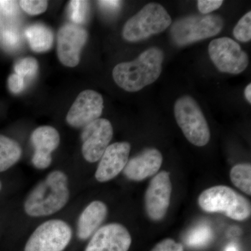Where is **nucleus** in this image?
<instances>
[{
    "mask_svg": "<svg viewBox=\"0 0 251 251\" xmlns=\"http://www.w3.org/2000/svg\"><path fill=\"white\" fill-rule=\"evenodd\" d=\"M163 60L164 53L162 50L150 48L135 60L115 66L112 77L117 85L126 92H138L160 77Z\"/></svg>",
    "mask_w": 251,
    "mask_h": 251,
    "instance_id": "1",
    "label": "nucleus"
},
{
    "mask_svg": "<svg viewBox=\"0 0 251 251\" xmlns=\"http://www.w3.org/2000/svg\"><path fill=\"white\" fill-rule=\"evenodd\" d=\"M69 196L67 175L54 171L31 190L25 201V211L31 217L52 215L67 204Z\"/></svg>",
    "mask_w": 251,
    "mask_h": 251,
    "instance_id": "2",
    "label": "nucleus"
},
{
    "mask_svg": "<svg viewBox=\"0 0 251 251\" xmlns=\"http://www.w3.org/2000/svg\"><path fill=\"white\" fill-rule=\"evenodd\" d=\"M198 204L206 212L222 213L236 221L247 220L251 214L250 201L229 186L207 188L198 198Z\"/></svg>",
    "mask_w": 251,
    "mask_h": 251,
    "instance_id": "3",
    "label": "nucleus"
},
{
    "mask_svg": "<svg viewBox=\"0 0 251 251\" xmlns=\"http://www.w3.org/2000/svg\"><path fill=\"white\" fill-rule=\"evenodd\" d=\"M171 23V16L163 6L150 3L126 23L122 34L125 40L137 42L163 32Z\"/></svg>",
    "mask_w": 251,
    "mask_h": 251,
    "instance_id": "4",
    "label": "nucleus"
},
{
    "mask_svg": "<svg viewBox=\"0 0 251 251\" xmlns=\"http://www.w3.org/2000/svg\"><path fill=\"white\" fill-rule=\"evenodd\" d=\"M174 112L176 123L190 143L198 147L207 145L210 140V130L194 99L189 96L180 97L175 102Z\"/></svg>",
    "mask_w": 251,
    "mask_h": 251,
    "instance_id": "5",
    "label": "nucleus"
},
{
    "mask_svg": "<svg viewBox=\"0 0 251 251\" xmlns=\"http://www.w3.org/2000/svg\"><path fill=\"white\" fill-rule=\"evenodd\" d=\"M219 15H193L178 20L172 26V39L176 45L184 46L219 34L224 27Z\"/></svg>",
    "mask_w": 251,
    "mask_h": 251,
    "instance_id": "6",
    "label": "nucleus"
},
{
    "mask_svg": "<svg viewBox=\"0 0 251 251\" xmlns=\"http://www.w3.org/2000/svg\"><path fill=\"white\" fill-rule=\"evenodd\" d=\"M72 237L70 226L62 220H50L35 229L25 251H63Z\"/></svg>",
    "mask_w": 251,
    "mask_h": 251,
    "instance_id": "7",
    "label": "nucleus"
},
{
    "mask_svg": "<svg viewBox=\"0 0 251 251\" xmlns=\"http://www.w3.org/2000/svg\"><path fill=\"white\" fill-rule=\"evenodd\" d=\"M209 57L221 72L239 74L249 65V56L240 45L228 37L211 41L209 45Z\"/></svg>",
    "mask_w": 251,
    "mask_h": 251,
    "instance_id": "8",
    "label": "nucleus"
},
{
    "mask_svg": "<svg viewBox=\"0 0 251 251\" xmlns=\"http://www.w3.org/2000/svg\"><path fill=\"white\" fill-rule=\"evenodd\" d=\"M113 137V128L106 119L92 122L84 127L81 134L82 152L89 163H95L103 156Z\"/></svg>",
    "mask_w": 251,
    "mask_h": 251,
    "instance_id": "9",
    "label": "nucleus"
},
{
    "mask_svg": "<svg viewBox=\"0 0 251 251\" xmlns=\"http://www.w3.org/2000/svg\"><path fill=\"white\" fill-rule=\"evenodd\" d=\"M172 183L170 173L161 171L150 181L145 193V209L150 219L161 221L171 203Z\"/></svg>",
    "mask_w": 251,
    "mask_h": 251,
    "instance_id": "10",
    "label": "nucleus"
},
{
    "mask_svg": "<svg viewBox=\"0 0 251 251\" xmlns=\"http://www.w3.org/2000/svg\"><path fill=\"white\" fill-rule=\"evenodd\" d=\"M87 38V31L78 25H63L57 34V55L61 63L66 67H76Z\"/></svg>",
    "mask_w": 251,
    "mask_h": 251,
    "instance_id": "11",
    "label": "nucleus"
},
{
    "mask_svg": "<svg viewBox=\"0 0 251 251\" xmlns=\"http://www.w3.org/2000/svg\"><path fill=\"white\" fill-rule=\"evenodd\" d=\"M103 110L101 94L94 90L81 92L68 112L67 122L74 128H84L98 120Z\"/></svg>",
    "mask_w": 251,
    "mask_h": 251,
    "instance_id": "12",
    "label": "nucleus"
},
{
    "mask_svg": "<svg viewBox=\"0 0 251 251\" xmlns=\"http://www.w3.org/2000/svg\"><path fill=\"white\" fill-rule=\"evenodd\" d=\"M128 229L120 224H110L97 229L85 251H128L131 245Z\"/></svg>",
    "mask_w": 251,
    "mask_h": 251,
    "instance_id": "13",
    "label": "nucleus"
},
{
    "mask_svg": "<svg viewBox=\"0 0 251 251\" xmlns=\"http://www.w3.org/2000/svg\"><path fill=\"white\" fill-rule=\"evenodd\" d=\"M130 145L120 142L109 145L100 158L95 177L99 182H105L116 177L125 169L128 161Z\"/></svg>",
    "mask_w": 251,
    "mask_h": 251,
    "instance_id": "14",
    "label": "nucleus"
},
{
    "mask_svg": "<svg viewBox=\"0 0 251 251\" xmlns=\"http://www.w3.org/2000/svg\"><path fill=\"white\" fill-rule=\"evenodd\" d=\"M31 143L34 148L33 165L38 169H46L52 163L51 153L58 148L60 136L52 126H44L36 128L31 135Z\"/></svg>",
    "mask_w": 251,
    "mask_h": 251,
    "instance_id": "15",
    "label": "nucleus"
},
{
    "mask_svg": "<svg viewBox=\"0 0 251 251\" xmlns=\"http://www.w3.org/2000/svg\"><path fill=\"white\" fill-rule=\"evenodd\" d=\"M163 163V156L158 150L147 149L131 159L128 160L123 170L126 177L140 181L155 175Z\"/></svg>",
    "mask_w": 251,
    "mask_h": 251,
    "instance_id": "16",
    "label": "nucleus"
},
{
    "mask_svg": "<svg viewBox=\"0 0 251 251\" xmlns=\"http://www.w3.org/2000/svg\"><path fill=\"white\" fill-rule=\"evenodd\" d=\"M108 207L101 201L91 202L81 213L77 225V236L86 240L93 235L106 219Z\"/></svg>",
    "mask_w": 251,
    "mask_h": 251,
    "instance_id": "17",
    "label": "nucleus"
},
{
    "mask_svg": "<svg viewBox=\"0 0 251 251\" xmlns=\"http://www.w3.org/2000/svg\"><path fill=\"white\" fill-rule=\"evenodd\" d=\"M25 34L34 52H46L51 49L53 44L52 31L43 25H33L26 29Z\"/></svg>",
    "mask_w": 251,
    "mask_h": 251,
    "instance_id": "18",
    "label": "nucleus"
},
{
    "mask_svg": "<svg viewBox=\"0 0 251 251\" xmlns=\"http://www.w3.org/2000/svg\"><path fill=\"white\" fill-rule=\"evenodd\" d=\"M22 155V149L15 140L0 135V173L16 164Z\"/></svg>",
    "mask_w": 251,
    "mask_h": 251,
    "instance_id": "19",
    "label": "nucleus"
},
{
    "mask_svg": "<svg viewBox=\"0 0 251 251\" xmlns=\"http://www.w3.org/2000/svg\"><path fill=\"white\" fill-rule=\"evenodd\" d=\"M230 179L232 184L242 192L251 195V166L250 163H240L231 169Z\"/></svg>",
    "mask_w": 251,
    "mask_h": 251,
    "instance_id": "20",
    "label": "nucleus"
},
{
    "mask_svg": "<svg viewBox=\"0 0 251 251\" xmlns=\"http://www.w3.org/2000/svg\"><path fill=\"white\" fill-rule=\"evenodd\" d=\"M212 238L211 227L206 225L197 226L190 231L186 238V245L192 248H201L207 245Z\"/></svg>",
    "mask_w": 251,
    "mask_h": 251,
    "instance_id": "21",
    "label": "nucleus"
},
{
    "mask_svg": "<svg viewBox=\"0 0 251 251\" xmlns=\"http://www.w3.org/2000/svg\"><path fill=\"white\" fill-rule=\"evenodd\" d=\"M233 35L241 42H249L251 39V12L249 11L238 22L233 29Z\"/></svg>",
    "mask_w": 251,
    "mask_h": 251,
    "instance_id": "22",
    "label": "nucleus"
},
{
    "mask_svg": "<svg viewBox=\"0 0 251 251\" xmlns=\"http://www.w3.org/2000/svg\"><path fill=\"white\" fill-rule=\"evenodd\" d=\"M37 61L33 57H26L18 61L15 66V72L18 75L23 77H31L34 76L37 72Z\"/></svg>",
    "mask_w": 251,
    "mask_h": 251,
    "instance_id": "23",
    "label": "nucleus"
},
{
    "mask_svg": "<svg viewBox=\"0 0 251 251\" xmlns=\"http://www.w3.org/2000/svg\"><path fill=\"white\" fill-rule=\"evenodd\" d=\"M88 10V2L85 1H71L69 4L70 17L75 25L85 22Z\"/></svg>",
    "mask_w": 251,
    "mask_h": 251,
    "instance_id": "24",
    "label": "nucleus"
},
{
    "mask_svg": "<svg viewBox=\"0 0 251 251\" xmlns=\"http://www.w3.org/2000/svg\"><path fill=\"white\" fill-rule=\"evenodd\" d=\"M21 9L31 16H36L45 12L48 7V1H31V0H23L18 1Z\"/></svg>",
    "mask_w": 251,
    "mask_h": 251,
    "instance_id": "25",
    "label": "nucleus"
},
{
    "mask_svg": "<svg viewBox=\"0 0 251 251\" xmlns=\"http://www.w3.org/2000/svg\"><path fill=\"white\" fill-rule=\"evenodd\" d=\"M3 44L8 48H16L20 43V35L18 31L14 28H5L1 34Z\"/></svg>",
    "mask_w": 251,
    "mask_h": 251,
    "instance_id": "26",
    "label": "nucleus"
},
{
    "mask_svg": "<svg viewBox=\"0 0 251 251\" xmlns=\"http://www.w3.org/2000/svg\"><path fill=\"white\" fill-rule=\"evenodd\" d=\"M151 251H184V247L174 239H166L158 243Z\"/></svg>",
    "mask_w": 251,
    "mask_h": 251,
    "instance_id": "27",
    "label": "nucleus"
},
{
    "mask_svg": "<svg viewBox=\"0 0 251 251\" xmlns=\"http://www.w3.org/2000/svg\"><path fill=\"white\" fill-rule=\"evenodd\" d=\"M224 3L222 0H199L198 1V7L200 12L206 15L213 12L221 7Z\"/></svg>",
    "mask_w": 251,
    "mask_h": 251,
    "instance_id": "28",
    "label": "nucleus"
},
{
    "mask_svg": "<svg viewBox=\"0 0 251 251\" xmlns=\"http://www.w3.org/2000/svg\"><path fill=\"white\" fill-rule=\"evenodd\" d=\"M8 86L13 93H21L25 87L24 77L16 74H12L8 79Z\"/></svg>",
    "mask_w": 251,
    "mask_h": 251,
    "instance_id": "29",
    "label": "nucleus"
},
{
    "mask_svg": "<svg viewBox=\"0 0 251 251\" xmlns=\"http://www.w3.org/2000/svg\"><path fill=\"white\" fill-rule=\"evenodd\" d=\"M18 2L14 1H0V11L7 17H14L18 12Z\"/></svg>",
    "mask_w": 251,
    "mask_h": 251,
    "instance_id": "30",
    "label": "nucleus"
},
{
    "mask_svg": "<svg viewBox=\"0 0 251 251\" xmlns=\"http://www.w3.org/2000/svg\"><path fill=\"white\" fill-rule=\"evenodd\" d=\"M98 4L102 9L108 11H115L120 8V1H99Z\"/></svg>",
    "mask_w": 251,
    "mask_h": 251,
    "instance_id": "31",
    "label": "nucleus"
},
{
    "mask_svg": "<svg viewBox=\"0 0 251 251\" xmlns=\"http://www.w3.org/2000/svg\"><path fill=\"white\" fill-rule=\"evenodd\" d=\"M244 96L249 103H251V84L249 83V85L246 87L244 90Z\"/></svg>",
    "mask_w": 251,
    "mask_h": 251,
    "instance_id": "32",
    "label": "nucleus"
},
{
    "mask_svg": "<svg viewBox=\"0 0 251 251\" xmlns=\"http://www.w3.org/2000/svg\"><path fill=\"white\" fill-rule=\"evenodd\" d=\"M226 251H239L237 245L234 244H229L226 248Z\"/></svg>",
    "mask_w": 251,
    "mask_h": 251,
    "instance_id": "33",
    "label": "nucleus"
},
{
    "mask_svg": "<svg viewBox=\"0 0 251 251\" xmlns=\"http://www.w3.org/2000/svg\"><path fill=\"white\" fill-rule=\"evenodd\" d=\"M0 189H1V183H0Z\"/></svg>",
    "mask_w": 251,
    "mask_h": 251,
    "instance_id": "34",
    "label": "nucleus"
}]
</instances>
